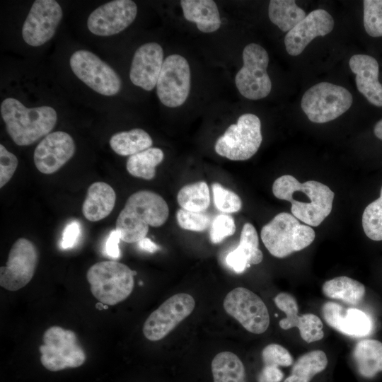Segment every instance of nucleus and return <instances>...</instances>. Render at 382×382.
Here are the masks:
<instances>
[{
    "label": "nucleus",
    "instance_id": "obj_21",
    "mask_svg": "<svg viewBox=\"0 0 382 382\" xmlns=\"http://www.w3.org/2000/svg\"><path fill=\"white\" fill-rule=\"evenodd\" d=\"M321 312L326 323L343 335L361 337L372 330L371 318L357 308H344L335 302L327 301L323 305Z\"/></svg>",
    "mask_w": 382,
    "mask_h": 382
},
{
    "label": "nucleus",
    "instance_id": "obj_45",
    "mask_svg": "<svg viewBox=\"0 0 382 382\" xmlns=\"http://www.w3.org/2000/svg\"><path fill=\"white\" fill-rule=\"evenodd\" d=\"M374 133L378 139L382 140V119L375 125Z\"/></svg>",
    "mask_w": 382,
    "mask_h": 382
},
{
    "label": "nucleus",
    "instance_id": "obj_33",
    "mask_svg": "<svg viewBox=\"0 0 382 382\" xmlns=\"http://www.w3.org/2000/svg\"><path fill=\"white\" fill-rule=\"evenodd\" d=\"M178 204L187 211L202 212L210 205L209 189L204 181L183 186L177 195Z\"/></svg>",
    "mask_w": 382,
    "mask_h": 382
},
{
    "label": "nucleus",
    "instance_id": "obj_12",
    "mask_svg": "<svg viewBox=\"0 0 382 382\" xmlns=\"http://www.w3.org/2000/svg\"><path fill=\"white\" fill-rule=\"evenodd\" d=\"M35 245L25 238L13 244L6 265L0 267V286L15 291L26 286L33 279L38 263Z\"/></svg>",
    "mask_w": 382,
    "mask_h": 382
},
{
    "label": "nucleus",
    "instance_id": "obj_28",
    "mask_svg": "<svg viewBox=\"0 0 382 382\" xmlns=\"http://www.w3.org/2000/svg\"><path fill=\"white\" fill-rule=\"evenodd\" d=\"M214 382H247L244 365L234 353L224 351L212 361Z\"/></svg>",
    "mask_w": 382,
    "mask_h": 382
},
{
    "label": "nucleus",
    "instance_id": "obj_4",
    "mask_svg": "<svg viewBox=\"0 0 382 382\" xmlns=\"http://www.w3.org/2000/svg\"><path fill=\"white\" fill-rule=\"evenodd\" d=\"M315 231L306 224H301L291 214H277L261 229V240L274 257L284 258L301 250L315 239Z\"/></svg>",
    "mask_w": 382,
    "mask_h": 382
},
{
    "label": "nucleus",
    "instance_id": "obj_17",
    "mask_svg": "<svg viewBox=\"0 0 382 382\" xmlns=\"http://www.w3.org/2000/svg\"><path fill=\"white\" fill-rule=\"evenodd\" d=\"M75 151V142L68 133L62 131L50 133L35 149V166L43 174L54 173L72 158Z\"/></svg>",
    "mask_w": 382,
    "mask_h": 382
},
{
    "label": "nucleus",
    "instance_id": "obj_23",
    "mask_svg": "<svg viewBox=\"0 0 382 382\" xmlns=\"http://www.w3.org/2000/svg\"><path fill=\"white\" fill-rule=\"evenodd\" d=\"M262 259L257 231L253 224L245 223L241 233L239 244L227 255L226 262L235 272L239 274L251 265L260 263Z\"/></svg>",
    "mask_w": 382,
    "mask_h": 382
},
{
    "label": "nucleus",
    "instance_id": "obj_40",
    "mask_svg": "<svg viewBox=\"0 0 382 382\" xmlns=\"http://www.w3.org/2000/svg\"><path fill=\"white\" fill-rule=\"evenodd\" d=\"M18 164L17 157L0 144V187L2 188L13 177Z\"/></svg>",
    "mask_w": 382,
    "mask_h": 382
},
{
    "label": "nucleus",
    "instance_id": "obj_39",
    "mask_svg": "<svg viewBox=\"0 0 382 382\" xmlns=\"http://www.w3.org/2000/svg\"><path fill=\"white\" fill-rule=\"evenodd\" d=\"M262 359L265 366H289L293 358L289 352L278 344H270L262 352Z\"/></svg>",
    "mask_w": 382,
    "mask_h": 382
},
{
    "label": "nucleus",
    "instance_id": "obj_19",
    "mask_svg": "<svg viewBox=\"0 0 382 382\" xmlns=\"http://www.w3.org/2000/svg\"><path fill=\"white\" fill-rule=\"evenodd\" d=\"M277 307L286 314L279 325L283 330L296 327L301 338L307 343L323 338V323L320 318L312 313L298 315L299 306L296 299L290 294L281 292L274 299Z\"/></svg>",
    "mask_w": 382,
    "mask_h": 382
},
{
    "label": "nucleus",
    "instance_id": "obj_20",
    "mask_svg": "<svg viewBox=\"0 0 382 382\" xmlns=\"http://www.w3.org/2000/svg\"><path fill=\"white\" fill-rule=\"evenodd\" d=\"M163 63V51L156 42L141 45L134 52L129 78L132 83L150 91L156 86Z\"/></svg>",
    "mask_w": 382,
    "mask_h": 382
},
{
    "label": "nucleus",
    "instance_id": "obj_11",
    "mask_svg": "<svg viewBox=\"0 0 382 382\" xmlns=\"http://www.w3.org/2000/svg\"><path fill=\"white\" fill-rule=\"evenodd\" d=\"M226 313L254 334L265 332L270 325V315L263 301L245 287H236L227 294L223 303Z\"/></svg>",
    "mask_w": 382,
    "mask_h": 382
},
{
    "label": "nucleus",
    "instance_id": "obj_26",
    "mask_svg": "<svg viewBox=\"0 0 382 382\" xmlns=\"http://www.w3.org/2000/svg\"><path fill=\"white\" fill-rule=\"evenodd\" d=\"M352 357L361 376L374 378L382 371V342L371 339L360 340L353 349Z\"/></svg>",
    "mask_w": 382,
    "mask_h": 382
},
{
    "label": "nucleus",
    "instance_id": "obj_1",
    "mask_svg": "<svg viewBox=\"0 0 382 382\" xmlns=\"http://www.w3.org/2000/svg\"><path fill=\"white\" fill-rule=\"evenodd\" d=\"M272 192L277 199L291 202V214L310 226H319L330 214L335 196L329 187L318 181L301 183L291 175L277 178Z\"/></svg>",
    "mask_w": 382,
    "mask_h": 382
},
{
    "label": "nucleus",
    "instance_id": "obj_25",
    "mask_svg": "<svg viewBox=\"0 0 382 382\" xmlns=\"http://www.w3.org/2000/svg\"><path fill=\"white\" fill-rule=\"evenodd\" d=\"M185 18L196 23L202 33L217 30L221 21L216 4L212 0H181L180 1Z\"/></svg>",
    "mask_w": 382,
    "mask_h": 382
},
{
    "label": "nucleus",
    "instance_id": "obj_24",
    "mask_svg": "<svg viewBox=\"0 0 382 382\" xmlns=\"http://www.w3.org/2000/svg\"><path fill=\"white\" fill-rule=\"evenodd\" d=\"M116 202L114 189L104 182L92 183L87 190L82 204V213L90 221H98L106 218L113 210Z\"/></svg>",
    "mask_w": 382,
    "mask_h": 382
},
{
    "label": "nucleus",
    "instance_id": "obj_44",
    "mask_svg": "<svg viewBox=\"0 0 382 382\" xmlns=\"http://www.w3.org/2000/svg\"><path fill=\"white\" fill-rule=\"evenodd\" d=\"M139 248L149 253H155L159 248L150 238H144L137 243Z\"/></svg>",
    "mask_w": 382,
    "mask_h": 382
},
{
    "label": "nucleus",
    "instance_id": "obj_10",
    "mask_svg": "<svg viewBox=\"0 0 382 382\" xmlns=\"http://www.w3.org/2000/svg\"><path fill=\"white\" fill-rule=\"evenodd\" d=\"M69 63L77 78L96 92L112 96L120 91L122 81L119 75L91 52L86 50L76 51L71 56Z\"/></svg>",
    "mask_w": 382,
    "mask_h": 382
},
{
    "label": "nucleus",
    "instance_id": "obj_3",
    "mask_svg": "<svg viewBox=\"0 0 382 382\" xmlns=\"http://www.w3.org/2000/svg\"><path fill=\"white\" fill-rule=\"evenodd\" d=\"M7 133L18 146L34 144L52 130L57 120L55 110L47 105L28 108L18 100L4 99L0 107Z\"/></svg>",
    "mask_w": 382,
    "mask_h": 382
},
{
    "label": "nucleus",
    "instance_id": "obj_30",
    "mask_svg": "<svg viewBox=\"0 0 382 382\" xmlns=\"http://www.w3.org/2000/svg\"><path fill=\"white\" fill-rule=\"evenodd\" d=\"M328 358L322 350H313L301 355L294 364L291 374L284 382H310L328 365Z\"/></svg>",
    "mask_w": 382,
    "mask_h": 382
},
{
    "label": "nucleus",
    "instance_id": "obj_38",
    "mask_svg": "<svg viewBox=\"0 0 382 382\" xmlns=\"http://www.w3.org/2000/svg\"><path fill=\"white\" fill-rule=\"evenodd\" d=\"M236 224L232 216L228 214H221L213 219L209 231V238L212 243L217 244L226 238L234 234Z\"/></svg>",
    "mask_w": 382,
    "mask_h": 382
},
{
    "label": "nucleus",
    "instance_id": "obj_36",
    "mask_svg": "<svg viewBox=\"0 0 382 382\" xmlns=\"http://www.w3.org/2000/svg\"><path fill=\"white\" fill-rule=\"evenodd\" d=\"M364 26L371 37H382V0H364Z\"/></svg>",
    "mask_w": 382,
    "mask_h": 382
},
{
    "label": "nucleus",
    "instance_id": "obj_42",
    "mask_svg": "<svg viewBox=\"0 0 382 382\" xmlns=\"http://www.w3.org/2000/svg\"><path fill=\"white\" fill-rule=\"evenodd\" d=\"M80 233L79 224L76 221H73L69 224L64 231L62 247L63 248H69L74 245Z\"/></svg>",
    "mask_w": 382,
    "mask_h": 382
},
{
    "label": "nucleus",
    "instance_id": "obj_5",
    "mask_svg": "<svg viewBox=\"0 0 382 382\" xmlns=\"http://www.w3.org/2000/svg\"><path fill=\"white\" fill-rule=\"evenodd\" d=\"M136 272L117 261L93 264L86 273L93 296L100 303L114 306L125 300L132 292Z\"/></svg>",
    "mask_w": 382,
    "mask_h": 382
},
{
    "label": "nucleus",
    "instance_id": "obj_34",
    "mask_svg": "<svg viewBox=\"0 0 382 382\" xmlns=\"http://www.w3.org/2000/svg\"><path fill=\"white\" fill-rule=\"evenodd\" d=\"M361 223L369 238L375 241H382V187L380 197L365 208Z\"/></svg>",
    "mask_w": 382,
    "mask_h": 382
},
{
    "label": "nucleus",
    "instance_id": "obj_22",
    "mask_svg": "<svg viewBox=\"0 0 382 382\" xmlns=\"http://www.w3.org/2000/svg\"><path fill=\"white\" fill-rule=\"evenodd\" d=\"M352 71L356 75L358 91L372 105L382 107V85L378 81L379 66L370 55L357 54L349 62Z\"/></svg>",
    "mask_w": 382,
    "mask_h": 382
},
{
    "label": "nucleus",
    "instance_id": "obj_14",
    "mask_svg": "<svg viewBox=\"0 0 382 382\" xmlns=\"http://www.w3.org/2000/svg\"><path fill=\"white\" fill-rule=\"evenodd\" d=\"M195 306V301L189 294L173 295L146 318L142 329L144 335L153 342L162 340L191 314Z\"/></svg>",
    "mask_w": 382,
    "mask_h": 382
},
{
    "label": "nucleus",
    "instance_id": "obj_35",
    "mask_svg": "<svg viewBox=\"0 0 382 382\" xmlns=\"http://www.w3.org/2000/svg\"><path fill=\"white\" fill-rule=\"evenodd\" d=\"M212 189L214 204L219 211L228 214L241 209L242 200L234 192L226 189L219 183H212Z\"/></svg>",
    "mask_w": 382,
    "mask_h": 382
},
{
    "label": "nucleus",
    "instance_id": "obj_31",
    "mask_svg": "<svg viewBox=\"0 0 382 382\" xmlns=\"http://www.w3.org/2000/svg\"><path fill=\"white\" fill-rule=\"evenodd\" d=\"M269 18L282 31L289 32L306 16L305 11L293 0H272L268 8Z\"/></svg>",
    "mask_w": 382,
    "mask_h": 382
},
{
    "label": "nucleus",
    "instance_id": "obj_9",
    "mask_svg": "<svg viewBox=\"0 0 382 382\" xmlns=\"http://www.w3.org/2000/svg\"><path fill=\"white\" fill-rule=\"evenodd\" d=\"M243 65L235 77L239 93L250 100L265 98L272 89V82L267 72L269 56L257 43L247 45L243 51Z\"/></svg>",
    "mask_w": 382,
    "mask_h": 382
},
{
    "label": "nucleus",
    "instance_id": "obj_37",
    "mask_svg": "<svg viewBox=\"0 0 382 382\" xmlns=\"http://www.w3.org/2000/svg\"><path fill=\"white\" fill-rule=\"evenodd\" d=\"M178 226L185 230L202 232L207 229L211 223L209 216L204 212H195L180 209L176 212Z\"/></svg>",
    "mask_w": 382,
    "mask_h": 382
},
{
    "label": "nucleus",
    "instance_id": "obj_43",
    "mask_svg": "<svg viewBox=\"0 0 382 382\" xmlns=\"http://www.w3.org/2000/svg\"><path fill=\"white\" fill-rule=\"evenodd\" d=\"M120 236L116 229L112 230L106 241L105 251L108 255L112 258H118L120 256L119 242Z\"/></svg>",
    "mask_w": 382,
    "mask_h": 382
},
{
    "label": "nucleus",
    "instance_id": "obj_8",
    "mask_svg": "<svg viewBox=\"0 0 382 382\" xmlns=\"http://www.w3.org/2000/svg\"><path fill=\"white\" fill-rule=\"evenodd\" d=\"M352 102V96L345 88L329 82H320L305 92L301 106L310 121L325 123L345 113Z\"/></svg>",
    "mask_w": 382,
    "mask_h": 382
},
{
    "label": "nucleus",
    "instance_id": "obj_7",
    "mask_svg": "<svg viewBox=\"0 0 382 382\" xmlns=\"http://www.w3.org/2000/svg\"><path fill=\"white\" fill-rule=\"evenodd\" d=\"M262 141L259 117L250 113L241 115L216 140L215 151L231 161H245L254 156Z\"/></svg>",
    "mask_w": 382,
    "mask_h": 382
},
{
    "label": "nucleus",
    "instance_id": "obj_16",
    "mask_svg": "<svg viewBox=\"0 0 382 382\" xmlns=\"http://www.w3.org/2000/svg\"><path fill=\"white\" fill-rule=\"evenodd\" d=\"M137 14V4L131 0H115L96 8L88 16L87 26L93 34L110 36L127 28Z\"/></svg>",
    "mask_w": 382,
    "mask_h": 382
},
{
    "label": "nucleus",
    "instance_id": "obj_29",
    "mask_svg": "<svg viewBox=\"0 0 382 382\" xmlns=\"http://www.w3.org/2000/svg\"><path fill=\"white\" fill-rule=\"evenodd\" d=\"M153 141L150 135L140 128L120 132L110 139L111 149L118 155L132 156L151 148Z\"/></svg>",
    "mask_w": 382,
    "mask_h": 382
},
{
    "label": "nucleus",
    "instance_id": "obj_2",
    "mask_svg": "<svg viewBox=\"0 0 382 382\" xmlns=\"http://www.w3.org/2000/svg\"><path fill=\"white\" fill-rule=\"evenodd\" d=\"M168 215V204L160 195L150 190H139L127 199L117 218L115 229L122 241L138 243L146 237L149 226H163Z\"/></svg>",
    "mask_w": 382,
    "mask_h": 382
},
{
    "label": "nucleus",
    "instance_id": "obj_27",
    "mask_svg": "<svg viewBox=\"0 0 382 382\" xmlns=\"http://www.w3.org/2000/svg\"><path fill=\"white\" fill-rule=\"evenodd\" d=\"M322 291L328 298L352 306L358 305L366 293L363 284L346 276L337 277L326 281L322 286Z\"/></svg>",
    "mask_w": 382,
    "mask_h": 382
},
{
    "label": "nucleus",
    "instance_id": "obj_41",
    "mask_svg": "<svg viewBox=\"0 0 382 382\" xmlns=\"http://www.w3.org/2000/svg\"><path fill=\"white\" fill-rule=\"evenodd\" d=\"M284 378L283 371L277 366H263L257 376V382H280Z\"/></svg>",
    "mask_w": 382,
    "mask_h": 382
},
{
    "label": "nucleus",
    "instance_id": "obj_6",
    "mask_svg": "<svg viewBox=\"0 0 382 382\" xmlns=\"http://www.w3.org/2000/svg\"><path fill=\"white\" fill-rule=\"evenodd\" d=\"M42 342L39 347L40 361L49 371L76 368L83 364L86 359V353L71 330L51 326L45 331Z\"/></svg>",
    "mask_w": 382,
    "mask_h": 382
},
{
    "label": "nucleus",
    "instance_id": "obj_15",
    "mask_svg": "<svg viewBox=\"0 0 382 382\" xmlns=\"http://www.w3.org/2000/svg\"><path fill=\"white\" fill-rule=\"evenodd\" d=\"M62 9L54 0H36L24 21L22 37L28 45L40 46L54 35L62 18Z\"/></svg>",
    "mask_w": 382,
    "mask_h": 382
},
{
    "label": "nucleus",
    "instance_id": "obj_32",
    "mask_svg": "<svg viewBox=\"0 0 382 382\" xmlns=\"http://www.w3.org/2000/svg\"><path fill=\"white\" fill-rule=\"evenodd\" d=\"M163 158L164 154L161 149L151 147L129 156L126 168L131 175L150 180L155 177L156 168Z\"/></svg>",
    "mask_w": 382,
    "mask_h": 382
},
{
    "label": "nucleus",
    "instance_id": "obj_18",
    "mask_svg": "<svg viewBox=\"0 0 382 382\" xmlns=\"http://www.w3.org/2000/svg\"><path fill=\"white\" fill-rule=\"evenodd\" d=\"M333 28V18L327 11L313 10L286 33L284 37L286 50L289 54L297 56L315 37L328 35Z\"/></svg>",
    "mask_w": 382,
    "mask_h": 382
},
{
    "label": "nucleus",
    "instance_id": "obj_13",
    "mask_svg": "<svg viewBox=\"0 0 382 382\" xmlns=\"http://www.w3.org/2000/svg\"><path fill=\"white\" fill-rule=\"evenodd\" d=\"M190 80L187 59L177 54L168 56L163 61L156 83L160 101L169 108L182 105L188 97Z\"/></svg>",
    "mask_w": 382,
    "mask_h": 382
}]
</instances>
